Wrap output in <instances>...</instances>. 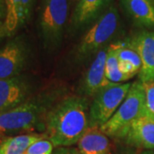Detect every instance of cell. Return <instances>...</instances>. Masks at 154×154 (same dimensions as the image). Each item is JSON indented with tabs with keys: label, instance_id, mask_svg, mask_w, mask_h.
I'll list each match as a JSON object with an SVG mask.
<instances>
[{
	"label": "cell",
	"instance_id": "2e32d148",
	"mask_svg": "<svg viewBox=\"0 0 154 154\" xmlns=\"http://www.w3.org/2000/svg\"><path fill=\"white\" fill-rule=\"evenodd\" d=\"M133 21L144 28H154V6L150 0H122Z\"/></svg>",
	"mask_w": 154,
	"mask_h": 154
},
{
	"label": "cell",
	"instance_id": "6da1fadb",
	"mask_svg": "<svg viewBox=\"0 0 154 154\" xmlns=\"http://www.w3.org/2000/svg\"><path fill=\"white\" fill-rule=\"evenodd\" d=\"M45 122V134L54 146H73L91 127L88 100L76 96L63 99L47 112Z\"/></svg>",
	"mask_w": 154,
	"mask_h": 154
},
{
	"label": "cell",
	"instance_id": "d6986e66",
	"mask_svg": "<svg viewBox=\"0 0 154 154\" xmlns=\"http://www.w3.org/2000/svg\"><path fill=\"white\" fill-rule=\"evenodd\" d=\"M53 146V144L46 138L31 145L24 154H52Z\"/></svg>",
	"mask_w": 154,
	"mask_h": 154
},
{
	"label": "cell",
	"instance_id": "52a82bcc",
	"mask_svg": "<svg viewBox=\"0 0 154 154\" xmlns=\"http://www.w3.org/2000/svg\"><path fill=\"white\" fill-rule=\"evenodd\" d=\"M128 43L137 51L141 61L140 81L142 83L154 81V31L140 32Z\"/></svg>",
	"mask_w": 154,
	"mask_h": 154
},
{
	"label": "cell",
	"instance_id": "7c38bea8",
	"mask_svg": "<svg viewBox=\"0 0 154 154\" xmlns=\"http://www.w3.org/2000/svg\"><path fill=\"white\" fill-rule=\"evenodd\" d=\"M5 5L6 33L16 32L29 19L34 0H4Z\"/></svg>",
	"mask_w": 154,
	"mask_h": 154
},
{
	"label": "cell",
	"instance_id": "484cf974",
	"mask_svg": "<svg viewBox=\"0 0 154 154\" xmlns=\"http://www.w3.org/2000/svg\"><path fill=\"white\" fill-rule=\"evenodd\" d=\"M75 1H77V2H78V1H79V0H75Z\"/></svg>",
	"mask_w": 154,
	"mask_h": 154
},
{
	"label": "cell",
	"instance_id": "4fadbf2b",
	"mask_svg": "<svg viewBox=\"0 0 154 154\" xmlns=\"http://www.w3.org/2000/svg\"><path fill=\"white\" fill-rule=\"evenodd\" d=\"M77 146L82 154H110L108 136L99 127H90L77 142Z\"/></svg>",
	"mask_w": 154,
	"mask_h": 154
},
{
	"label": "cell",
	"instance_id": "8fae6325",
	"mask_svg": "<svg viewBox=\"0 0 154 154\" xmlns=\"http://www.w3.org/2000/svg\"><path fill=\"white\" fill-rule=\"evenodd\" d=\"M28 85L19 77L0 80V113L25 102Z\"/></svg>",
	"mask_w": 154,
	"mask_h": 154
},
{
	"label": "cell",
	"instance_id": "cb8c5ba5",
	"mask_svg": "<svg viewBox=\"0 0 154 154\" xmlns=\"http://www.w3.org/2000/svg\"><path fill=\"white\" fill-rule=\"evenodd\" d=\"M142 154H154L152 152H143Z\"/></svg>",
	"mask_w": 154,
	"mask_h": 154
},
{
	"label": "cell",
	"instance_id": "9a60e30c",
	"mask_svg": "<svg viewBox=\"0 0 154 154\" xmlns=\"http://www.w3.org/2000/svg\"><path fill=\"white\" fill-rule=\"evenodd\" d=\"M119 67L122 73L128 80L140 73L141 61L137 51L127 42H118L115 44Z\"/></svg>",
	"mask_w": 154,
	"mask_h": 154
},
{
	"label": "cell",
	"instance_id": "8992f818",
	"mask_svg": "<svg viewBox=\"0 0 154 154\" xmlns=\"http://www.w3.org/2000/svg\"><path fill=\"white\" fill-rule=\"evenodd\" d=\"M131 83H110L95 95L89 108L90 126L104 125L124 100Z\"/></svg>",
	"mask_w": 154,
	"mask_h": 154
},
{
	"label": "cell",
	"instance_id": "5bb4252c",
	"mask_svg": "<svg viewBox=\"0 0 154 154\" xmlns=\"http://www.w3.org/2000/svg\"><path fill=\"white\" fill-rule=\"evenodd\" d=\"M109 2L110 0H79L72 16L74 28H82L94 21Z\"/></svg>",
	"mask_w": 154,
	"mask_h": 154
},
{
	"label": "cell",
	"instance_id": "5b68a950",
	"mask_svg": "<svg viewBox=\"0 0 154 154\" xmlns=\"http://www.w3.org/2000/svg\"><path fill=\"white\" fill-rule=\"evenodd\" d=\"M118 24V12L114 6H110L83 35L77 48L78 54L84 57L102 48L115 35Z\"/></svg>",
	"mask_w": 154,
	"mask_h": 154
},
{
	"label": "cell",
	"instance_id": "9c48e42d",
	"mask_svg": "<svg viewBox=\"0 0 154 154\" xmlns=\"http://www.w3.org/2000/svg\"><path fill=\"white\" fill-rule=\"evenodd\" d=\"M127 143L136 147L154 149V117L144 115L138 117L128 128L124 136Z\"/></svg>",
	"mask_w": 154,
	"mask_h": 154
},
{
	"label": "cell",
	"instance_id": "d4e9b609",
	"mask_svg": "<svg viewBox=\"0 0 154 154\" xmlns=\"http://www.w3.org/2000/svg\"><path fill=\"white\" fill-rule=\"evenodd\" d=\"M150 2H151V3L152 4V5L154 6V0H150Z\"/></svg>",
	"mask_w": 154,
	"mask_h": 154
},
{
	"label": "cell",
	"instance_id": "ba28073f",
	"mask_svg": "<svg viewBox=\"0 0 154 154\" xmlns=\"http://www.w3.org/2000/svg\"><path fill=\"white\" fill-rule=\"evenodd\" d=\"M27 54L23 45L11 41L0 49V80L16 77L26 63Z\"/></svg>",
	"mask_w": 154,
	"mask_h": 154
},
{
	"label": "cell",
	"instance_id": "e0dca14e",
	"mask_svg": "<svg viewBox=\"0 0 154 154\" xmlns=\"http://www.w3.org/2000/svg\"><path fill=\"white\" fill-rule=\"evenodd\" d=\"M46 138V134H26L6 138L0 142V154H24L31 145Z\"/></svg>",
	"mask_w": 154,
	"mask_h": 154
},
{
	"label": "cell",
	"instance_id": "ffe728a7",
	"mask_svg": "<svg viewBox=\"0 0 154 154\" xmlns=\"http://www.w3.org/2000/svg\"><path fill=\"white\" fill-rule=\"evenodd\" d=\"M146 97V113L154 117V81L142 83Z\"/></svg>",
	"mask_w": 154,
	"mask_h": 154
},
{
	"label": "cell",
	"instance_id": "277c9868",
	"mask_svg": "<svg viewBox=\"0 0 154 154\" xmlns=\"http://www.w3.org/2000/svg\"><path fill=\"white\" fill-rule=\"evenodd\" d=\"M68 13L69 0H43L38 16V26L47 45L57 46L60 43Z\"/></svg>",
	"mask_w": 154,
	"mask_h": 154
},
{
	"label": "cell",
	"instance_id": "ac0fdd59",
	"mask_svg": "<svg viewBox=\"0 0 154 154\" xmlns=\"http://www.w3.org/2000/svg\"><path fill=\"white\" fill-rule=\"evenodd\" d=\"M105 75L107 80L111 83H120L128 81L126 76L122 73L120 69L115 44L110 45L107 49L105 61Z\"/></svg>",
	"mask_w": 154,
	"mask_h": 154
},
{
	"label": "cell",
	"instance_id": "7a4b0ae2",
	"mask_svg": "<svg viewBox=\"0 0 154 154\" xmlns=\"http://www.w3.org/2000/svg\"><path fill=\"white\" fill-rule=\"evenodd\" d=\"M144 115L146 113L143 85L140 81L134 82L115 114L99 128L107 136L122 138L133 122Z\"/></svg>",
	"mask_w": 154,
	"mask_h": 154
},
{
	"label": "cell",
	"instance_id": "3957f363",
	"mask_svg": "<svg viewBox=\"0 0 154 154\" xmlns=\"http://www.w3.org/2000/svg\"><path fill=\"white\" fill-rule=\"evenodd\" d=\"M46 114L43 102L38 100L23 102L0 113V134L32 131Z\"/></svg>",
	"mask_w": 154,
	"mask_h": 154
},
{
	"label": "cell",
	"instance_id": "30bf717a",
	"mask_svg": "<svg viewBox=\"0 0 154 154\" xmlns=\"http://www.w3.org/2000/svg\"><path fill=\"white\" fill-rule=\"evenodd\" d=\"M107 49L99 50L86 73L83 82V91L88 96H95L100 90L110 85L105 75V61Z\"/></svg>",
	"mask_w": 154,
	"mask_h": 154
},
{
	"label": "cell",
	"instance_id": "44dd1931",
	"mask_svg": "<svg viewBox=\"0 0 154 154\" xmlns=\"http://www.w3.org/2000/svg\"><path fill=\"white\" fill-rule=\"evenodd\" d=\"M52 154H82L78 148L69 147V146H62L57 147Z\"/></svg>",
	"mask_w": 154,
	"mask_h": 154
},
{
	"label": "cell",
	"instance_id": "7402d4cb",
	"mask_svg": "<svg viewBox=\"0 0 154 154\" xmlns=\"http://www.w3.org/2000/svg\"><path fill=\"white\" fill-rule=\"evenodd\" d=\"M5 14H6L5 1L4 0H0V19L4 17Z\"/></svg>",
	"mask_w": 154,
	"mask_h": 154
},
{
	"label": "cell",
	"instance_id": "603a6c76",
	"mask_svg": "<svg viewBox=\"0 0 154 154\" xmlns=\"http://www.w3.org/2000/svg\"><path fill=\"white\" fill-rule=\"evenodd\" d=\"M5 34H7L5 26V22H2L0 21V38H2Z\"/></svg>",
	"mask_w": 154,
	"mask_h": 154
}]
</instances>
